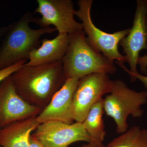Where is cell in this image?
<instances>
[{"label":"cell","mask_w":147,"mask_h":147,"mask_svg":"<svg viewBox=\"0 0 147 147\" xmlns=\"http://www.w3.org/2000/svg\"><path fill=\"white\" fill-rule=\"evenodd\" d=\"M11 77L16 92L23 99L43 109L66 80L62 61L34 66L24 64Z\"/></svg>","instance_id":"6da1fadb"},{"label":"cell","mask_w":147,"mask_h":147,"mask_svg":"<svg viewBox=\"0 0 147 147\" xmlns=\"http://www.w3.org/2000/svg\"><path fill=\"white\" fill-rule=\"evenodd\" d=\"M34 19L33 14L28 11L18 21L8 25L0 43V70L29 60L32 51L38 48L41 37L57 31L50 27L32 28L30 24Z\"/></svg>","instance_id":"7a4b0ae2"},{"label":"cell","mask_w":147,"mask_h":147,"mask_svg":"<svg viewBox=\"0 0 147 147\" xmlns=\"http://www.w3.org/2000/svg\"><path fill=\"white\" fill-rule=\"evenodd\" d=\"M84 30L69 34L68 49L63 59L66 79L77 78L94 73L113 74L117 71L114 62L90 45Z\"/></svg>","instance_id":"3957f363"},{"label":"cell","mask_w":147,"mask_h":147,"mask_svg":"<svg viewBox=\"0 0 147 147\" xmlns=\"http://www.w3.org/2000/svg\"><path fill=\"white\" fill-rule=\"evenodd\" d=\"M147 102V90L136 91L120 79L112 80L111 92L103 98L104 112L115 121L119 134L128 129L129 116L142 117L144 113L142 106Z\"/></svg>","instance_id":"277c9868"},{"label":"cell","mask_w":147,"mask_h":147,"mask_svg":"<svg viewBox=\"0 0 147 147\" xmlns=\"http://www.w3.org/2000/svg\"><path fill=\"white\" fill-rule=\"evenodd\" d=\"M92 0H79V9L76 16L82 21L83 30L86 34L90 45L108 59L116 61L118 65L125 62V57L119 51V43L129 32L130 28L125 29L113 33H108L98 28L94 24L91 15Z\"/></svg>","instance_id":"5b68a950"},{"label":"cell","mask_w":147,"mask_h":147,"mask_svg":"<svg viewBox=\"0 0 147 147\" xmlns=\"http://www.w3.org/2000/svg\"><path fill=\"white\" fill-rule=\"evenodd\" d=\"M112 86V80L106 74H92L79 79L72 98L74 120L83 123L92 106L110 93Z\"/></svg>","instance_id":"8992f818"},{"label":"cell","mask_w":147,"mask_h":147,"mask_svg":"<svg viewBox=\"0 0 147 147\" xmlns=\"http://www.w3.org/2000/svg\"><path fill=\"white\" fill-rule=\"evenodd\" d=\"M38 7L35 13L41 18H35L34 23L40 28L55 27L59 34H71L83 30L82 23L74 19L76 11L71 0H37Z\"/></svg>","instance_id":"52a82bcc"},{"label":"cell","mask_w":147,"mask_h":147,"mask_svg":"<svg viewBox=\"0 0 147 147\" xmlns=\"http://www.w3.org/2000/svg\"><path fill=\"white\" fill-rule=\"evenodd\" d=\"M45 147H68L76 142L89 143L90 138L82 123L69 124L57 121L40 124L32 134Z\"/></svg>","instance_id":"ba28073f"},{"label":"cell","mask_w":147,"mask_h":147,"mask_svg":"<svg viewBox=\"0 0 147 147\" xmlns=\"http://www.w3.org/2000/svg\"><path fill=\"white\" fill-rule=\"evenodd\" d=\"M42 110L29 104L20 96L11 75L0 84V129L16 121L37 117Z\"/></svg>","instance_id":"9c48e42d"},{"label":"cell","mask_w":147,"mask_h":147,"mask_svg":"<svg viewBox=\"0 0 147 147\" xmlns=\"http://www.w3.org/2000/svg\"><path fill=\"white\" fill-rule=\"evenodd\" d=\"M136 3L132 26L127 35L119 43L123 49L125 62L128 63L129 71L133 73L138 71L137 62L140 52L147 50V0H137Z\"/></svg>","instance_id":"30bf717a"},{"label":"cell","mask_w":147,"mask_h":147,"mask_svg":"<svg viewBox=\"0 0 147 147\" xmlns=\"http://www.w3.org/2000/svg\"><path fill=\"white\" fill-rule=\"evenodd\" d=\"M79 79L69 78L54 94L36 119L40 124L57 121L69 124L74 122L72 115V98Z\"/></svg>","instance_id":"8fae6325"},{"label":"cell","mask_w":147,"mask_h":147,"mask_svg":"<svg viewBox=\"0 0 147 147\" xmlns=\"http://www.w3.org/2000/svg\"><path fill=\"white\" fill-rule=\"evenodd\" d=\"M69 34H58L52 39L44 38L41 45L33 50L29 57L27 66H34L62 61L69 44Z\"/></svg>","instance_id":"7c38bea8"},{"label":"cell","mask_w":147,"mask_h":147,"mask_svg":"<svg viewBox=\"0 0 147 147\" xmlns=\"http://www.w3.org/2000/svg\"><path fill=\"white\" fill-rule=\"evenodd\" d=\"M36 117L16 121L0 129V147H28L30 136L40 124Z\"/></svg>","instance_id":"4fadbf2b"},{"label":"cell","mask_w":147,"mask_h":147,"mask_svg":"<svg viewBox=\"0 0 147 147\" xmlns=\"http://www.w3.org/2000/svg\"><path fill=\"white\" fill-rule=\"evenodd\" d=\"M104 112L102 98L92 106L82 123L90 137L88 144L92 147H105L103 143L106 135L102 119Z\"/></svg>","instance_id":"5bb4252c"},{"label":"cell","mask_w":147,"mask_h":147,"mask_svg":"<svg viewBox=\"0 0 147 147\" xmlns=\"http://www.w3.org/2000/svg\"><path fill=\"white\" fill-rule=\"evenodd\" d=\"M147 141V129L132 127L111 141L105 147H139Z\"/></svg>","instance_id":"9a60e30c"},{"label":"cell","mask_w":147,"mask_h":147,"mask_svg":"<svg viewBox=\"0 0 147 147\" xmlns=\"http://www.w3.org/2000/svg\"><path fill=\"white\" fill-rule=\"evenodd\" d=\"M27 63V61L19 62L7 68L0 70V84L3 80L11 76L18 69Z\"/></svg>","instance_id":"2e32d148"},{"label":"cell","mask_w":147,"mask_h":147,"mask_svg":"<svg viewBox=\"0 0 147 147\" xmlns=\"http://www.w3.org/2000/svg\"><path fill=\"white\" fill-rule=\"evenodd\" d=\"M120 67L124 71H125L126 73L129 75L130 77V81L131 82H134L137 79H138L140 81L142 84H144L145 88L147 89V75H143L142 74L139 73V71L136 73H133L129 71L127 67L124 64L119 65Z\"/></svg>","instance_id":"e0dca14e"},{"label":"cell","mask_w":147,"mask_h":147,"mask_svg":"<svg viewBox=\"0 0 147 147\" xmlns=\"http://www.w3.org/2000/svg\"><path fill=\"white\" fill-rule=\"evenodd\" d=\"M141 73L143 75L147 74V54L140 56L137 62Z\"/></svg>","instance_id":"ac0fdd59"},{"label":"cell","mask_w":147,"mask_h":147,"mask_svg":"<svg viewBox=\"0 0 147 147\" xmlns=\"http://www.w3.org/2000/svg\"><path fill=\"white\" fill-rule=\"evenodd\" d=\"M28 147H45L42 143L32 134L29 139Z\"/></svg>","instance_id":"d6986e66"},{"label":"cell","mask_w":147,"mask_h":147,"mask_svg":"<svg viewBox=\"0 0 147 147\" xmlns=\"http://www.w3.org/2000/svg\"><path fill=\"white\" fill-rule=\"evenodd\" d=\"M8 28V25L6 26L0 27V43H1L4 36Z\"/></svg>","instance_id":"ffe728a7"},{"label":"cell","mask_w":147,"mask_h":147,"mask_svg":"<svg viewBox=\"0 0 147 147\" xmlns=\"http://www.w3.org/2000/svg\"><path fill=\"white\" fill-rule=\"evenodd\" d=\"M79 147H92L90 145V144H89L88 143L87 144H84L81 146Z\"/></svg>","instance_id":"44dd1931"},{"label":"cell","mask_w":147,"mask_h":147,"mask_svg":"<svg viewBox=\"0 0 147 147\" xmlns=\"http://www.w3.org/2000/svg\"><path fill=\"white\" fill-rule=\"evenodd\" d=\"M139 147H147V141L146 142H145L143 144H142V146H140Z\"/></svg>","instance_id":"7402d4cb"},{"label":"cell","mask_w":147,"mask_h":147,"mask_svg":"<svg viewBox=\"0 0 147 147\" xmlns=\"http://www.w3.org/2000/svg\"><path fill=\"white\" fill-rule=\"evenodd\" d=\"M146 25L147 30V13L146 15Z\"/></svg>","instance_id":"603a6c76"}]
</instances>
